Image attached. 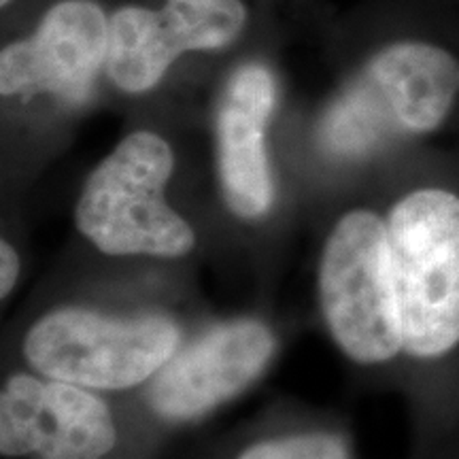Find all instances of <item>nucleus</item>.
<instances>
[{
  "label": "nucleus",
  "mask_w": 459,
  "mask_h": 459,
  "mask_svg": "<svg viewBox=\"0 0 459 459\" xmlns=\"http://www.w3.org/2000/svg\"><path fill=\"white\" fill-rule=\"evenodd\" d=\"M459 99V57L443 45L402 39L375 51L319 122L332 156L366 160L394 143L432 134Z\"/></svg>",
  "instance_id": "f257e3e1"
},
{
  "label": "nucleus",
  "mask_w": 459,
  "mask_h": 459,
  "mask_svg": "<svg viewBox=\"0 0 459 459\" xmlns=\"http://www.w3.org/2000/svg\"><path fill=\"white\" fill-rule=\"evenodd\" d=\"M402 353L436 361L459 347V194L415 187L385 217Z\"/></svg>",
  "instance_id": "f03ea898"
},
{
  "label": "nucleus",
  "mask_w": 459,
  "mask_h": 459,
  "mask_svg": "<svg viewBox=\"0 0 459 459\" xmlns=\"http://www.w3.org/2000/svg\"><path fill=\"white\" fill-rule=\"evenodd\" d=\"M175 153L156 132H132L91 170L74 211L79 232L108 255L181 257L194 232L164 200Z\"/></svg>",
  "instance_id": "7ed1b4c3"
},
{
  "label": "nucleus",
  "mask_w": 459,
  "mask_h": 459,
  "mask_svg": "<svg viewBox=\"0 0 459 459\" xmlns=\"http://www.w3.org/2000/svg\"><path fill=\"white\" fill-rule=\"evenodd\" d=\"M179 328L158 315L107 317L60 308L32 325L24 342L34 370L85 389L134 387L177 353Z\"/></svg>",
  "instance_id": "20e7f679"
},
{
  "label": "nucleus",
  "mask_w": 459,
  "mask_h": 459,
  "mask_svg": "<svg viewBox=\"0 0 459 459\" xmlns=\"http://www.w3.org/2000/svg\"><path fill=\"white\" fill-rule=\"evenodd\" d=\"M319 291L332 336L353 361L385 364L402 353L387 228L381 215L358 209L336 223L321 257Z\"/></svg>",
  "instance_id": "39448f33"
},
{
  "label": "nucleus",
  "mask_w": 459,
  "mask_h": 459,
  "mask_svg": "<svg viewBox=\"0 0 459 459\" xmlns=\"http://www.w3.org/2000/svg\"><path fill=\"white\" fill-rule=\"evenodd\" d=\"M249 24L245 0H164L108 13L107 77L126 94H145L186 54L220 51Z\"/></svg>",
  "instance_id": "423d86ee"
},
{
  "label": "nucleus",
  "mask_w": 459,
  "mask_h": 459,
  "mask_svg": "<svg viewBox=\"0 0 459 459\" xmlns=\"http://www.w3.org/2000/svg\"><path fill=\"white\" fill-rule=\"evenodd\" d=\"M107 60L108 13L99 0H56L30 34L0 49V94L82 105L107 73Z\"/></svg>",
  "instance_id": "0eeeda50"
},
{
  "label": "nucleus",
  "mask_w": 459,
  "mask_h": 459,
  "mask_svg": "<svg viewBox=\"0 0 459 459\" xmlns=\"http://www.w3.org/2000/svg\"><path fill=\"white\" fill-rule=\"evenodd\" d=\"M119 432L99 395L73 383L9 378L0 398V451L20 459H111Z\"/></svg>",
  "instance_id": "6e6552de"
},
{
  "label": "nucleus",
  "mask_w": 459,
  "mask_h": 459,
  "mask_svg": "<svg viewBox=\"0 0 459 459\" xmlns=\"http://www.w3.org/2000/svg\"><path fill=\"white\" fill-rule=\"evenodd\" d=\"M274 351L271 330L240 319L217 325L181 349L153 377L149 406L169 421H189L249 385Z\"/></svg>",
  "instance_id": "1a4fd4ad"
},
{
  "label": "nucleus",
  "mask_w": 459,
  "mask_h": 459,
  "mask_svg": "<svg viewBox=\"0 0 459 459\" xmlns=\"http://www.w3.org/2000/svg\"><path fill=\"white\" fill-rule=\"evenodd\" d=\"M274 105L277 79L262 62H245L234 68L217 102V170L223 198L238 217L266 213L273 203L266 128Z\"/></svg>",
  "instance_id": "9d476101"
},
{
  "label": "nucleus",
  "mask_w": 459,
  "mask_h": 459,
  "mask_svg": "<svg viewBox=\"0 0 459 459\" xmlns=\"http://www.w3.org/2000/svg\"><path fill=\"white\" fill-rule=\"evenodd\" d=\"M232 459H353V455L342 434L307 429L251 440Z\"/></svg>",
  "instance_id": "9b49d317"
},
{
  "label": "nucleus",
  "mask_w": 459,
  "mask_h": 459,
  "mask_svg": "<svg viewBox=\"0 0 459 459\" xmlns=\"http://www.w3.org/2000/svg\"><path fill=\"white\" fill-rule=\"evenodd\" d=\"M0 266H3V273H0V291H3V296H9L11 290L15 287L17 277H20V257H17L13 245H0Z\"/></svg>",
  "instance_id": "f8f14e48"
},
{
  "label": "nucleus",
  "mask_w": 459,
  "mask_h": 459,
  "mask_svg": "<svg viewBox=\"0 0 459 459\" xmlns=\"http://www.w3.org/2000/svg\"><path fill=\"white\" fill-rule=\"evenodd\" d=\"M13 4V0H0V7H3V11H7V7H11Z\"/></svg>",
  "instance_id": "ddd939ff"
}]
</instances>
